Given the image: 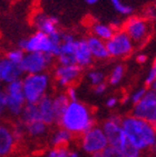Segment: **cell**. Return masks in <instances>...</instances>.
I'll return each mask as SVG.
<instances>
[{"label": "cell", "mask_w": 156, "mask_h": 157, "mask_svg": "<svg viewBox=\"0 0 156 157\" xmlns=\"http://www.w3.org/2000/svg\"><path fill=\"white\" fill-rule=\"evenodd\" d=\"M61 128L70 132L74 136L80 137L95 126L93 109L80 101H70L66 110L58 121Z\"/></svg>", "instance_id": "6da1fadb"}, {"label": "cell", "mask_w": 156, "mask_h": 157, "mask_svg": "<svg viewBox=\"0 0 156 157\" xmlns=\"http://www.w3.org/2000/svg\"><path fill=\"white\" fill-rule=\"evenodd\" d=\"M124 132L142 151H156V126L133 115L122 121Z\"/></svg>", "instance_id": "7a4b0ae2"}, {"label": "cell", "mask_w": 156, "mask_h": 157, "mask_svg": "<svg viewBox=\"0 0 156 157\" xmlns=\"http://www.w3.org/2000/svg\"><path fill=\"white\" fill-rule=\"evenodd\" d=\"M50 77L48 74H30L22 79L24 94L27 104H38L46 96Z\"/></svg>", "instance_id": "3957f363"}, {"label": "cell", "mask_w": 156, "mask_h": 157, "mask_svg": "<svg viewBox=\"0 0 156 157\" xmlns=\"http://www.w3.org/2000/svg\"><path fill=\"white\" fill-rule=\"evenodd\" d=\"M60 46L51 41L47 33L37 30L30 37L21 39L19 41V48L25 52H42L48 54L54 58H57L60 50Z\"/></svg>", "instance_id": "277c9868"}, {"label": "cell", "mask_w": 156, "mask_h": 157, "mask_svg": "<svg viewBox=\"0 0 156 157\" xmlns=\"http://www.w3.org/2000/svg\"><path fill=\"white\" fill-rule=\"evenodd\" d=\"M122 28L136 45L145 44L150 36V20L144 16H131L124 21Z\"/></svg>", "instance_id": "5b68a950"}, {"label": "cell", "mask_w": 156, "mask_h": 157, "mask_svg": "<svg viewBox=\"0 0 156 157\" xmlns=\"http://www.w3.org/2000/svg\"><path fill=\"white\" fill-rule=\"evenodd\" d=\"M80 147L88 154H94L103 151L107 146H109L108 138L106 136L103 127L94 126L86 133H84L79 138Z\"/></svg>", "instance_id": "8992f818"}, {"label": "cell", "mask_w": 156, "mask_h": 157, "mask_svg": "<svg viewBox=\"0 0 156 157\" xmlns=\"http://www.w3.org/2000/svg\"><path fill=\"white\" fill-rule=\"evenodd\" d=\"M109 57L126 58L134 50V42L123 29L116 30L115 35L106 41Z\"/></svg>", "instance_id": "52a82bcc"}, {"label": "cell", "mask_w": 156, "mask_h": 157, "mask_svg": "<svg viewBox=\"0 0 156 157\" xmlns=\"http://www.w3.org/2000/svg\"><path fill=\"white\" fill-rule=\"evenodd\" d=\"M132 115L156 126V91L147 89L144 98L134 105Z\"/></svg>", "instance_id": "ba28073f"}, {"label": "cell", "mask_w": 156, "mask_h": 157, "mask_svg": "<svg viewBox=\"0 0 156 157\" xmlns=\"http://www.w3.org/2000/svg\"><path fill=\"white\" fill-rule=\"evenodd\" d=\"M5 91H6L7 97H8L7 110L12 116H20L25 106L27 104L24 94L22 80L18 79V80H15L10 84H7V88Z\"/></svg>", "instance_id": "9c48e42d"}, {"label": "cell", "mask_w": 156, "mask_h": 157, "mask_svg": "<svg viewBox=\"0 0 156 157\" xmlns=\"http://www.w3.org/2000/svg\"><path fill=\"white\" fill-rule=\"evenodd\" d=\"M54 57L42 52H26L20 67L22 71L27 75L30 74L45 73V70L50 66Z\"/></svg>", "instance_id": "30bf717a"}, {"label": "cell", "mask_w": 156, "mask_h": 157, "mask_svg": "<svg viewBox=\"0 0 156 157\" xmlns=\"http://www.w3.org/2000/svg\"><path fill=\"white\" fill-rule=\"evenodd\" d=\"M83 68L78 65H58L54 70V78L58 86L67 88L80 78Z\"/></svg>", "instance_id": "8fae6325"}, {"label": "cell", "mask_w": 156, "mask_h": 157, "mask_svg": "<svg viewBox=\"0 0 156 157\" xmlns=\"http://www.w3.org/2000/svg\"><path fill=\"white\" fill-rule=\"evenodd\" d=\"M122 121L123 118L118 115H111L103 123L102 127L105 132L106 136L108 138V143L111 146L118 147L120 140L123 138L124 129L122 126Z\"/></svg>", "instance_id": "7c38bea8"}, {"label": "cell", "mask_w": 156, "mask_h": 157, "mask_svg": "<svg viewBox=\"0 0 156 157\" xmlns=\"http://www.w3.org/2000/svg\"><path fill=\"white\" fill-rule=\"evenodd\" d=\"M33 26L37 28V30L47 33L48 36L58 33V19L53 16H47L42 12H37L33 17Z\"/></svg>", "instance_id": "4fadbf2b"}, {"label": "cell", "mask_w": 156, "mask_h": 157, "mask_svg": "<svg viewBox=\"0 0 156 157\" xmlns=\"http://www.w3.org/2000/svg\"><path fill=\"white\" fill-rule=\"evenodd\" d=\"M22 74L24 71L21 69L20 65L12 63L6 57L1 59L0 61V79L3 82L10 84L15 80H18L20 79Z\"/></svg>", "instance_id": "5bb4252c"}, {"label": "cell", "mask_w": 156, "mask_h": 157, "mask_svg": "<svg viewBox=\"0 0 156 157\" xmlns=\"http://www.w3.org/2000/svg\"><path fill=\"white\" fill-rule=\"evenodd\" d=\"M17 140L15 138L12 127L2 124L0 126V155L6 157L14 151Z\"/></svg>", "instance_id": "9a60e30c"}, {"label": "cell", "mask_w": 156, "mask_h": 157, "mask_svg": "<svg viewBox=\"0 0 156 157\" xmlns=\"http://www.w3.org/2000/svg\"><path fill=\"white\" fill-rule=\"evenodd\" d=\"M76 63L78 66L81 67L83 69L89 67L93 63V55L90 52L89 47H88L87 40L86 38H81V39L76 40Z\"/></svg>", "instance_id": "2e32d148"}, {"label": "cell", "mask_w": 156, "mask_h": 157, "mask_svg": "<svg viewBox=\"0 0 156 157\" xmlns=\"http://www.w3.org/2000/svg\"><path fill=\"white\" fill-rule=\"evenodd\" d=\"M39 114H40V119L44 123L48 125H53L57 123V117L55 114L54 104H53V98L48 95H46L38 104Z\"/></svg>", "instance_id": "e0dca14e"}, {"label": "cell", "mask_w": 156, "mask_h": 157, "mask_svg": "<svg viewBox=\"0 0 156 157\" xmlns=\"http://www.w3.org/2000/svg\"><path fill=\"white\" fill-rule=\"evenodd\" d=\"M77 40V39H76ZM76 40L63 41L60 46L57 61L59 65H77L76 63Z\"/></svg>", "instance_id": "ac0fdd59"}, {"label": "cell", "mask_w": 156, "mask_h": 157, "mask_svg": "<svg viewBox=\"0 0 156 157\" xmlns=\"http://www.w3.org/2000/svg\"><path fill=\"white\" fill-rule=\"evenodd\" d=\"M88 44V47H89L92 55L95 59H98V60H104V59H107L109 57V54H108L107 50V46H106V41L102 40L98 37L94 36V35H90L86 38Z\"/></svg>", "instance_id": "d6986e66"}, {"label": "cell", "mask_w": 156, "mask_h": 157, "mask_svg": "<svg viewBox=\"0 0 156 157\" xmlns=\"http://www.w3.org/2000/svg\"><path fill=\"white\" fill-rule=\"evenodd\" d=\"M117 148L125 155V157H141L142 156V151L134 144V142H133L132 139L127 136L126 133H124L123 138H122L119 145H118Z\"/></svg>", "instance_id": "ffe728a7"}, {"label": "cell", "mask_w": 156, "mask_h": 157, "mask_svg": "<svg viewBox=\"0 0 156 157\" xmlns=\"http://www.w3.org/2000/svg\"><path fill=\"white\" fill-rule=\"evenodd\" d=\"M116 33L115 29L111 25L100 24V22H94L92 24V35L98 37L104 41H107L114 36Z\"/></svg>", "instance_id": "44dd1931"}, {"label": "cell", "mask_w": 156, "mask_h": 157, "mask_svg": "<svg viewBox=\"0 0 156 157\" xmlns=\"http://www.w3.org/2000/svg\"><path fill=\"white\" fill-rule=\"evenodd\" d=\"M38 121H41L38 105L37 104H26L24 110L20 115V121L24 125H28Z\"/></svg>", "instance_id": "7402d4cb"}, {"label": "cell", "mask_w": 156, "mask_h": 157, "mask_svg": "<svg viewBox=\"0 0 156 157\" xmlns=\"http://www.w3.org/2000/svg\"><path fill=\"white\" fill-rule=\"evenodd\" d=\"M74 135H72L70 132L66 130L65 128H61L60 127L59 129L55 130L54 134L51 135L50 138V144L54 146L55 148L57 147H64V146H67L70 143V140L72 139Z\"/></svg>", "instance_id": "603a6c76"}, {"label": "cell", "mask_w": 156, "mask_h": 157, "mask_svg": "<svg viewBox=\"0 0 156 157\" xmlns=\"http://www.w3.org/2000/svg\"><path fill=\"white\" fill-rule=\"evenodd\" d=\"M25 126H26V134L31 138H40L44 135H46L47 129H48V125L42 121H35V123L25 125Z\"/></svg>", "instance_id": "cb8c5ba5"}, {"label": "cell", "mask_w": 156, "mask_h": 157, "mask_svg": "<svg viewBox=\"0 0 156 157\" xmlns=\"http://www.w3.org/2000/svg\"><path fill=\"white\" fill-rule=\"evenodd\" d=\"M69 103H70V100H69L66 93L57 94L53 98V104H54L55 114H56V117H57V123L59 121V118L61 117V115L64 114V112L68 107Z\"/></svg>", "instance_id": "d4e9b609"}, {"label": "cell", "mask_w": 156, "mask_h": 157, "mask_svg": "<svg viewBox=\"0 0 156 157\" xmlns=\"http://www.w3.org/2000/svg\"><path fill=\"white\" fill-rule=\"evenodd\" d=\"M124 73H125V68H124L123 65H116L111 70L109 77H108V84L113 85V86L118 85L120 80L123 79Z\"/></svg>", "instance_id": "484cf974"}, {"label": "cell", "mask_w": 156, "mask_h": 157, "mask_svg": "<svg viewBox=\"0 0 156 157\" xmlns=\"http://www.w3.org/2000/svg\"><path fill=\"white\" fill-rule=\"evenodd\" d=\"M25 55H26V52L20 48L11 49V50H9V52H6V58L7 59H9L10 61H12V63L20 65L21 61L24 60Z\"/></svg>", "instance_id": "4316f807"}, {"label": "cell", "mask_w": 156, "mask_h": 157, "mask_svg": "<svg viewBox=\"0 0 156 157\" xmlns=\"http://www.w3.org/2000/svg\"><path fill=\"white\" fill-rule=\"evenodd\" d=\"M111 3V6L114 7V9L117 12H119L120 15L123 16H129L133 12V8L132 7L127 6L122 1V0H109Z\"/></svg>", "instance_id": "83f0119b"}, {"label": "cell", "mask_w": 156, "mask_h": 157, "mask_svg": "<svg viewBox=\"0 0 156 157\" xmlns=\"http://www.w3.org/2000/svg\"><path fill=\"white\" fill-rule=\"evenodd\" d=\"M87 79L93 86H97L102 82H105V76L102 71H98V70H90L87 74Z\"/></svg>", "instance_id": "f1b7e54d"}, {"label": "cell", "mask_w": 156, "mask_h": 157, "mask_svg": "<svg viewBox=\"0 0 156 157\" xmlns=\"http://www.w3.org/2000/svg\"><path fill=\"white\" fill-rule=\"evenodd\" d=\"M103 157H125V155L117 147L109 145L103 151Z\"/></svg>", "instance_id": "f546056e"}, {"label": "cell", "mask_w": 156, "mask_h": 157, "mask_svg": "<svg viewBox=\"0 0 156 157\" xmlns=\"http://www.w3.org/2000/svg\"><path fill=\"white\" fill-rule=\"evenodd\" d=\"M146 91H147L146 88H139V89L135 90L131 96H129V99H131V101H132L134 105H136V104H138L143 98H144Z\"/></svg>", "instance_id": "4dcf8cb0"}, {"label": "cell", "mask_w": 156, "mask_h": 157, "mask_svg": "<svg viewBox=\"0 0 156 157\" xmlns=\"http://www.w3.org/2000/svg\"><path fill=\"white\" fill-rule=\"evenodd\" d=\"M156 79V57L153 61V65L150 67V71H148V75L146 77V80H145V84H146L147 87H150V85L155 82Z\"/></svg>", "instance_id": "1f68e13d"}, {"label": "cell", "mask_w": 156, "mask_h": 157, "mask_svg": "<svg viewBox=\"0 0 156 157\" xmlns=\"http://www.w3.org/2000/svg\"><path fill=\"white\" fill-rule=\"evenodd\" d=\"M66 95L68 96L69 100L70 101H76L78 100V91L77 88L72 85V86H69V87L66 88Z\"/></svg>", "instance_id": "d6a6232c"}, {"label": "cell", "mask_w": 156, "mask_h": 157, "mask_svg": "<svg viewBox=\"0 0 156 157\" xmlns=\"http://www.w3.org/2000/svg\"><path fill=\"white\" fill-rule=\"evenodd\" d=\"M7 105H8V97H7L6 91H1V94H0V110L1 113L7 110Z\"/></svg>", "instance_id": "836d02e7"}, {"label": "cell", "mask_w": 156, "mask_h": 157, "mask_svg": "<svg viewBox=\"0 0 156 157\" xmlns=\"http://www.w3.org/2000/svg\"><path fill=\"white\" fill-rule=\"evenodd\" d=\"M107 89V85L106 82H102V84L97 85V86H94V93L96 95H102L104 94Z\"/></svg>", "instance_id": "e575fe53"}, {"label": "cell", "mask_w": 156, "mask_h": 157, "mask_svg": "<svg viewBox=\"0 0 156 157\" xmlns=\"http://www.w3.org/2000/svg\"><path fill=\"white\" fill-rule=\"evenodd\" d=\"M70 151L67 148V146L64 147H57V157H69Z\"/></svg>", "instance_id": "d590c367"}, {"label": "cell", "mask_w": 156, "mask_h": 157, "mask_svg": "<svg viewBox=\"0 0 156 157\" xmlns=\"http://www.w3.org/2000/svg\"><path fill=\"white\" fill-rule=\"evenodd\" d=\"M156 16V8H147L146 11H145V16L148 20H152V19L155 18Z\"/></svg>", "instance_id": "8d00e7d4"}, {"label": "cell", "mask_w": 156, "mask_h": 157, "mask_svg": "<svg viewBox=\"0 0 156 157\" xmlns=\"http://www.w3.org/2000/svg\"><path fill=\"white\" fill-rule=\"evenodd\" d=\"M118 104V98L116 97H109L107 100H106V106H107L108 108H114L115 106H117Z\"/></svg>", "instance_id": "74e56055"}, {"label": "cell", "mask_w": 156, "mask_h": 157, "mask_svg": "<svg viewBox=\"0 0 156 157\" xmlns=\"http://www.w3.org/2000/svg\"><path fill=\"white\" fill-rule=\"evenodd\" d=\"M146 60H147V56L145 54H138L136 56V61L138 63H146Z\"/></svg>", "instance_id": "f35d334b"}, {"label": "cell", "mask_w": 156, "mask_h": 157, "mask_svg": "<svg viewBox=\"0 0 156 157\" xmlns=\"http://www.w3.org/2000/svg\"><path fill=\"white\" fill-rule=\"evenodd\" d=\"M46 157H57V148H51L50 151H47Z\"/></svg>", "instance_id": "ab89813d"}, {"label": "cell", "mask_w": 156, "mask_h": 157, "mask_svg": "<svg viewBox=\"0 0 156 157\" xmlns=\"http://www.w3.org/2000/svg\"><path fill=\"white\" fill-rule=\"evenodd\" d=\"M85 1H86L88 5H96L99 0H85Z\"/></svg>", "instance_id": "60d3db41"}, {"label": "cell", "mask_w": 156, "mask_h": 157, "mask_svg": "<svg viewBox=\"0 0 156 157\" xmlns=\"http://www.w3.org/2000/svg\"><path fill=\"white\" fill-rule=\"evenodd\" d=\"M92 157H103V151H98V153H94V154H92Z\"/></svg>", "instance_id": "b9f144b4"}, {"label": "cell", "mask_w": 156, "mask_h": 157, "mask_svg": "<svg viewBox=\"0 0 156 157\" xmlns=\"http://www.w3.org/2000/svg\"><path fill=\"white\" fill-rule=\"evenodd\" d=\"M69 157H79V155H78L77 151H70V154H69Z\"/></svg>", "instance_id": "7bdbcfd3"}, {"label": "cell", "mask_w": 156, "mask_h": 157, "mask_svg": "<svg viewBox=\"0 0 156 157\" xmlns=\"http://www.w3.org/2000/svg\"><path fill=\"white\" fill-rule=\"evenodd\" d=\"M150 89H153V90H155L156 91V79H155V82H153V84L150 85Z\"/></svg>", "instance_id": "ee69618b"}, {"label": "cell", "mask_w": 156, "mask_h": 157, "mask_svg": "<svg viewBox=\"0 0 156 157\" xmlns=\"http://www.w3.org/2000/svg\"><path fill=\"white\" fill-rule=\"evenodd\" d=\"M155 8H156V3H155Z\"/></svg>", "instance_id": "f6af8a7d"}]
</instances>
